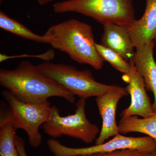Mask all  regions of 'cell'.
Instances as JSON below:
<instances>
[{
  "mask_svg": "<svg viewBox=\"0 0 156 156\" xmlns=\"http://www.w3.org/2000/svg\"><path fill=\"white\" fill-rule=\"evenodd\" d=\"M0 84L18 100L26 103L42 104L52 97L75 101V95L52 79L40 72L37 66L22 61L12 69H1Z\"/></svg>",
  "mask_w": 156,
  "mask_h": 156,
  "instance_id": "cell-1",
  "label": "cell"
},
{
  "mask_svg": "<svg viewBox=\"0 0 156 156\" xmlns=\"http://www.w3.org/2000/svg\"><path fill=\"white\" fill-rule=\"evenodd\" d=\"M46 44L67 53L80 64H88L95 69L102 68L104 61L96 48L92 27L71 19L50 26L44 34Z\"/></svg>",
  "mask_w": 156,
  "mask_h": 156,
  "instance_id": "cell-2",
  "label": "cell"
},
{
  "mask_svg": "<svg viewBox=\"0 0 156 156\" xmlns=\"http://www.w3.org/2000/svg\"><path fill=\"white\" fill-rule=\"evenodd\" d=\"M57 14L75 12L102 25L115 24L128 28L135 21L133 0H66L53 4Z\"/></svg>",
  "mask_w": 156,
  "mask_h": 156,
  "instance_id": "cell-3",
  "label": "cell"
},
{
  "mask_svg": "<svg viewBox=\"0 0 156 156\" xmlns=\"http://www.w3.org/2000/svg\"><path fill=\"white\" fill-rule=\"evenodd\" d=\"M2 95L9 108H1L0 126L11 123L16 130H24L28 136L31 146L38 147L42 141L39 129L50 119V102L48 101L42 104H32L22 102L7 90L2 91Z\"/></svg>",
  "mask_w": 156,
  "mask_h": 156,
  "instance_id": "cell-4",
  "label": "cell"
},
{
  "mask_svg": "<svg viewBox=\"0 0 156 156\" xmlns=\"http://www.w3.org/2000/svg\"><path fill=\"white\" fill-rule=\"evenodd\" d=\"M37 66L43 74L80 98L87 99L96 97L109 91L124 88L99 83L95 80L91 71L87 69L80 70L69 65L45 62Z\"/></svg>",
  "mask_w": 156,
  "mask_h": 156,
  "instance_id": "cell-5",
  "label": "cell"
},
{
  "mask_svg": "<svg viewBox=\"0 0 156 156\" xmlns=\"http://www.w3.org/2000/svg\"><path fill=\"white\" fill-rule=\"evenodd\" d=\"M86 100L80 98L76 104L75 112L66 116L60 115L56 105L51 106L50 119L42 126L45 133L54 139L64 135L87 144L95 141L100 130L87 119Z\"/></svg>",
  "mask_w": 156,
  "mask_h": 156,
  "instance_id": "cell-6",
  "label": "cell"
},
{
  "mask_svg": "<svg viewBox=\"0 0 156 156\" xmlns=\"http://www.w3.org/2000/svg\"><path fill=\"white\" fill-rule=\"evenodd\" d=\"M50 151L54 156H75L98 153L111 152L131 149L154 152L156 151V140L149 136L132 137L119 134L112 139L100 144L89 147L73 148L63 145L58 140L51 138L47 141Z\"/></svg>",
  "mask_w": 156,
  "mask_h": 156,
  "instance_id": "cell-7",
  "label": "cell"
},
{
  "mask_svg": "<svg viewBox=\"0 0 156 156\" xmlns=\"http://www.w3.org/2000/svg\"><path fill=\"white\" fill-rule=\"evenodd\" d=\"M131 69L128 74H124L123 80L128 83L126 89L131 95L130 105L121 112L122 118L139 116L143 118L151 116L154 113L152 104L146 92L144 80L136 71L134 64L130 62Z\"/></svg>",
  "mask_w": 156,
  "mask_h": 156,
  "instance_id": "cell-8",
  "label": "cell"
},
{
  "mask_svg": "<svg viewBox=\"0 0 156 156\" xmlns=\"http://www.w3.org/2000/svg\"><path fill=\"white\" fill-rule=\"evenodd\" d=\"M127 94L126 88H124L121 90L109 91L96 97L95 101L102 119V126L95 144H103L110 137L120 134L116 121V112L119 101Z\"/></svg>",
  "mask_w": 156,
  "mask_h": 156,
  "instance_id": "cell-9",
  "label": "cell"
},
{
  "mask_svg": "<svg viewBox=\"0 0 156 156\" xmlns=\"http://www.w3.org/2000/svg\"><path fill=\"white\" fill-rule=\"evenodd\" d=\"M155 42L152 41L140 48H136L132 62L140 74L142 76L146 89L153 93L152 104L154 112H156V62L154 57Z\"/></svg>",
  "mask_w": 156,
  "mask_h": 156,
  "instance_id": "cell-10",
  "label": "cell"
},
{
  "mask_svg": "<svg viewBox=\"0 0 156 156\" xmlns=\"http://www.w3.org/2000/svg\"><path fill=\"white\" fill-rule=\"evenodd\" d=\"M134 48L156 40V0H146L144 14L128 28Z\"/></svg>",
  "mask_w": 156,
  "mask_h": 156,
  "instance_id": "cell-11",
  "label": "cell"
},
{
  "mask_svg": "<svg viewBox=\"0 0 156 156\" xmlns=\"http://www.w3.org/2000/svg\"><path fill=\"white\" fill-rule=\"evenodd\" d=\"M103 27L101 44L119 54L130 63L135 52L128 28L115 24H107Z\"/></svg>",
  "mask_w": 156,
  "mask_h": 156,
  "instance_id": "cell-12",
  "label": "cell"
},
{
  "mask_svg": "<svg viewBox=\"0 0 156 156\" xmlns=\"http://www.w3.org/2000/svg\"><path fill=\"white\" fill-rule=\"evenodd\" d=\"M118 125L120 134L142 133L156 140V112L148 118L140 119L136 116H131L122 118Z\"/></svg>",
  "mask_w": 156,
  "mask_h": 156,
  "instance_id": "cell-13",
  "label": "cell"
},
{
  "mask_svg": "<svg viewBox=\"0 0 156 156\" xmlns=\"http://www.w3.org/2000/svg\"><path fill=\"white\" fill-rule=\"evenodd\" d=\"M0 27L16 35L37 43H46L44 35L34 33L17 20L11 18L2 11H0Z\"/></svg>",
  "mask_w": 156,
  "mask_h": 156,
  "instance_id": "cell-14",
  "label": "cell"
},
{
  "mask_svg": "<svg viewBox=\"0 0 156 156\" xmlns=\"http://www.w3.org/2000/svg\"><path fill=\"white\" fill-rule=\"evenodd\" d=\"M16 131L11 123L0 126L1 156H19L15 144Z\"/></svg>",
  "mask_w": 156,
  "mask_h": 156,
  "instance_id": "cell-15",
  "label": "cell"
},
{
  "mask_svg": "<svg viewBox=\"0 0 156 156\" xmlns=\"http://www.w3.org/2000/svg\"><path fill=\"white\" fill-rule=\"evenodd\" d=\"M95 48L103 61H106L120 72L128 74L131 69V65L121 55L104 47L95 43Z\"/></svg>",
  "mask_w": 156,
  "mask_h": 156,
  "instance_id": "cell-16",
  "label": "cell"
},
{
  "mask_svg": "<svg viewBox=\"0 0 156 156\" xmlns=\"http://www.w3.org/2000/svg\"><path fill=\"white\" fill-rule=\"evenodd\" d=\"M75 156H156V151L148 152L136 150L125 149L111 152L98 153Z\"/></svg>",
  "mask_w": 156,
  "mask_h": 156,
  "instance_id": "cell-17",
  "label": "cell"
},
{
  "mask_svg": "<svg viewBox=\"0 0 156 156\" xmlns=\"http://www.w3.org/2000/svg\"><path fill=\"white\" fill-rule=\"evenodd\" d=\"M55 56V52L52 49L48 50L46 53L41 54V55H33V56H27V55H20V56H9L5 54H0V62H1L6 61L7 59L11 58H18V57H26V56H32V57H37L44 60L46 62H50L53 60Z\"/></svg>",
  "mask_w": 156,
  "mask_h": 156,
  "instance_id": "cell-18",
  "label": "cell"
},
{
  "mask_svg": "<svg viewBox=\"0 0 156 156\" xmlns=\"http://www.w3.org/2000/svg\"><path fill=\"white\" fill-rule=\"evenodd\" d=\"M15 144L19 156H27L25 149V142L22 137L16 135Z\"/></svg>",
  "mask_w": 156,
  "mask_h": 156,
  "instance_id": "cell-19",
  "label": "cell"
},
{
  "mask_svg": "<svg viewBox=\"0 0 156 156\" xmlns=\"http://www.w3.org/2000/svg\"><path fill=\"white\" fill-rule=\"evenodd\" d=\"M53 1L54 0H37V2L38 3L39 5H47L48 3Z\"/></svg>",
  "mask_w": 156,
  "mask_h": 156,
  "instance_id": "cell-20",
  "label": "cell"
},
{
  "mask_svg": "<svg viewBox=\"0 0 156 156\" xmlns=\"http://www.w3.org/2000/svg\"><path fill=\"white\" fill-rule=\"evenodd\" d=\"M3 0H0V3L1 4H2V3Z\"/></svg>",
  "mask_w": 156,
  "mask_h": 156,
  "instance_id": "cell-21",
  "label": "cell"
},
{
  "mask_svg": "<svg viewBox=\"0 0 156 156\" xmlns=\"http://www.w3.org/2000/svg\"><path fill=\"white\" fill-rule=\"evenodd\" d=\"M155 42H156V40H155Z\"/></svg>",
  "mask_w": 156,
  "mask_h": 156,
  "instance_id": "cell-22",
  "label": "cell"
}]
</instances>
